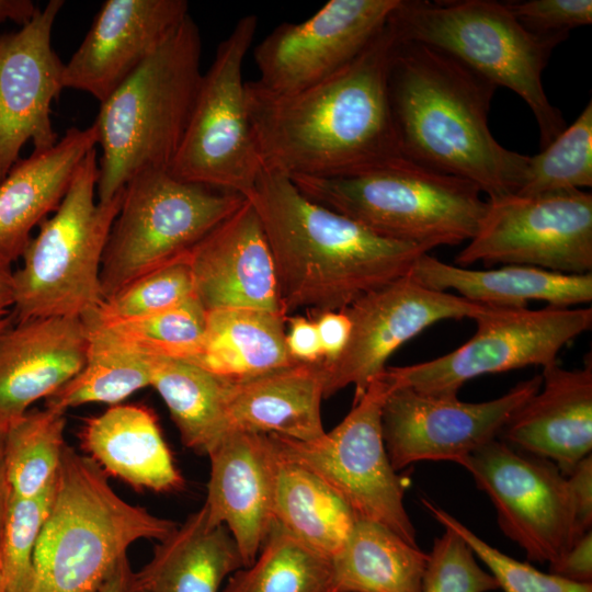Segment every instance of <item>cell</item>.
I'll return each instance as SVG.
<instances>
[{"label":"cell","mask_w":592,"mask_h":592,"mask_svg":"<svg viewBox=\"0 0 592 592\" xmlns=\"http://www.w3.org/2000/svg\"><path fill=\"white\" fill-rule=\"evenodd\" d=\"M207 456L210 476L203 505L207 522L228 530L247 567L274 523L275 444L271 434L229 431Z\"/></svg>","instance_id":"cell-21"},{"label":"cell","mask_w":592,"mask_h":592,"mask_svg":"<svg viewBox=\"0 0 592 592\" xmlns=\"http://www.w3.org/2000/svg\"><path fill=\"white\" fill-rule=\"evenodd\" d=\"M89 343L81 318L13 321L0 333V422L9 424L82 368Z\"/></svg>","instance_id":"cell-22"},{"label":"cell","mask_w":592,"mask_h":592,"mask_svg":"<svg viewBox=\"0 0 592 592\" xmlns=\"http://www.w3.org/2000/svg\"><path fill=\"white\" fill-rule=\"evenodd\" d=\"M592 186V102L549 145L528 157L516 195L535 196Z\"/></svg>","instance_id":"cell-37"},{"label":"cell","mask_w":592,"mask_h":592,"mask_svg":"<svg viewBox=\"0 0 592 592\" xmlns=\"http://www.w3.org/2000/svg\"><path fill=\"white\" fill-rule=\"evenodd\" d=\"M398 39L420 43L457 59L497 88L516 93L539 129L540 148L567 126L547 98L542 75L559 39L523 27L506 3L492 0H400L389 18Z\"/></svg>","instance_id":"cell-7"},{"label":"cell","mask_w":592,"mask_h":592,"mask_svg":"<svg viewBox=\"0 0 592 592\" xmlns=\"http://www.w3.org/2000/svg\"><path fill=\"white\" fill-rule=\"evenodd\" d=\"M478 262L592 273V194L570 190L487 200L476 235L455 257L460 267Z\"/></svg>","instance_id":"cell-13"},{"label":"cell","mask_w":592,"mask_h":592,"mask_svg":"<svg viewBox=\"0 0 592 592\" xmlns=\"http://www.w3.org/2000/svg\"><path fill=\"white\" fill-rule=\"evenodd\" d=\"M276 451L274 523L305 546L331 559L342 548L358 519L319 476L285 457L277 447Z\"/></svg>","instance_id":"cell-31"},{"label":"cell","mask_w":592,"mask_h":592,"mask_svg":"<svg viewBox=\"0 0 592 592\" xmlns=\"http://www.w3.org/2000/svg\"><path fill=\"white\" fill-rule=\"evenodd\" d=\"M540 385L542 376L536 375L482 402L391 386L382 408V434L391 466L398 471L421 460L456 463L497 439Z\"/></svg>","instance_id":"cell-16"},{"label":"cell","mask_w":592,"mask_h":592,"mask_svg":"<svg viewBox=\"0 0 592 592\" xmlns=\"http://www.w3.org/2000/svg\"><path fill=\"white\" fill-rule=\"evenodd\" d=\"M435 538L423 576L421 592H490L496 579L477 561L467 543L454 531Z\"/></svg>","instance_id":"cell-41"},{"label":"cell","mask_w":592,"mask_h":592,"mask_svg":"<svg viewBox=\"0 0 592 592\" xmlns=\"http://www.w3.org/2000/svg\"><path fill=\"white\" fill-rule=\"evenodd\" d=\"M53 491L54 483L36 497H10L0 539V573L5 592L31 591L34 550Z\"/></svg>","instance_id":"cell-39"},{"label":"cell","mask_w":592,"mask_h":592,"mask_svg":"<svg viewBox=\"0 0 592 592\" xmlns=\"http://www.w3.org/2000/svg\"><path fill=\"white\" fill-rule=\"evenodd\" d=\"M246 198L264 230L287 317L300 309L342 311L407 275L428 252L311 201L277 171L263 168Z\"/></svg>","instance_id":"cell-3"},{"label":"cell","mask_w":592,"mask_h":592,"mask_svg":"<svg viewBox=\"0 0 592 592\" xmlns=\"http://www.w3.org/2000/svg\"><path fill=\"white\" fill-rule=\"evenodd\" d=\"M258 25L253 14L237 21L203 73L180 147L169 167L175 178L244 198L263 164L250 124L242 68Z\"/></svg>","instance_id":"cell-10"},{"label":"cell","mask_w":592,"mask_h":592,"mask_svg":"<svg viewBox=\"0 0 592 592\" xmlns=\"http://www.w3.org/2000/svg\"><path fill=\"white\" fill-rule=\"evenodd\" d=\"M37 10L30 0H0V24L11 20L23 26L32 20Z\"/></svg>","instance_id":"cell-48"},{"label":"cell","mask_w":592,"mask_h":592,"mask_svg":"<svg viewBox=\"0 0 592 592\" xmlns=\"http://www.w3.org/2000/svg\"><path fill=\"white\" fill-rule=\"evenodd\" d=\"M286 345L289 355L296 362L315 363L322 360L321 344L316 321L305 317H288Z\"/></svg>","instance_id":"cell-45"},{"label":"cell","mask_w":592,"mask_h":592,"mask_svg":"<svg viewBox=\"0 0 592 592\" xmlns=\"http://www.w3.org/2000/svg\"><path fill=\"white\" fill-rule=\"evenodd\" d=\"M456 464L489 497L500 530L528 560L549 566L576 542L567 477L553 462L494 439Z\"/></svg>","instance_id":"cell-14"},{"label":"cell","mask_w":592,"mask_h":592,"mask_svg":"<svg viewBox=\"0 0 592 592\" xmlns=\"http://www.w3.org/2000/svg\"><path fill=\"white\" fill-rule=\"evenodd\" d=\"M323 398L321 361L298 362L246 382H228V430L311 442L326 432Z\"/></svg>","instance_id":"cell-25"},{"label":"cell","mask_w":592,"mask_h":592,"mask_svg":"<svg viewBox=\"0 0 592 592\" xmlns=\"http://www.w3.org/2000/svg\"><path fill=\"white\" fill-rule=\"evenodd\" d=\"M489 307L424 287L408 274L363 295L344 309L351 333L343 352L331 363L321 360L323 397L353 385L358 400L403 343L436 322L475 319Z\"/></svg>","instance_id":"cell-15"},{"label":"cell","mask_w":592,"mask_h":592,"mask_svg":"<svg viewBox=\"0 0 592 592\" xmlns=\"http://www.w3.org/2000/svg\"><path fill=\"white\" fill-rule=\"evenodd\" d=\"M244 567L238 546L223 526H210L203 506L155 546L138 571L136 592H220Z\"/></svg>","instance_id":"cell-28"},{"label":"cell","mask_w":592,"mask_h":592,"mask_svg":"<svg viewBox=\"0 0 592 592\" xmlns=\"http://www.w3.org/2000/svg\"><path fill=\"white\" fill-rule=\"evenodd\" d=\"M244 197L146 170L125 185L101 265L103 300L138 277L184 259Z\"/></svg>","instance_id":"cell-9"},{"label":"cell","mask_w":592,"mask_h":592,"mask_svg":"<svg viewBox=\"0 0 592 592\" xmlns=\"http://www.w3.org/2000/svg\"><path fill=\"white\" fill-rule=\"evenodd\" d=\"M576 540L592 527V455L581 459L567 476Z\"/></svg>","instance_id":"cell-43"},{"label":"cell","mask_w":592,"mask_h":592,"mask_svg":"<svg viewBox=\"0 0 592 592\" xmlns=\"http://www.w3.org/2000/svg\"><path fill=\"white\" fill-rule=\"evenodd\" d=\"M408 275L430 289L455 291L470 301L502 308H526L531 300L571 308L592 300V273L563 274L534 266L506 264L474 270L422 253Z\"/></svg>","instance_id":"cell-27"},{"label":"cell","mask_w":592,"mask_h":592,"mask_svg":"<svg viewBox=\"0 0 592 592\" xmlns=\"http://www.w3.org/2000/svg\"><path fill=\"white\" fill-rule=\"evenodd\" d=\"M506 5L525 30L560 42L572 29L592 23L591 0H530Z\"/></svg>","instance_id":"cell-42"},{"label":"cell","mask_w":592,"mask_h":592,"mask_svg":"<svg viewBox=\"0 0 592 592\" xmlns=\"http://www.w3.org/2000/svg\"><path fill=\"white\" fill-rule=\"evenodd\" d=\"M66 412L45 407L7 425L4 460L10 497L32 498L53 486L66 442Z\"/></svg>","instance_id":"cell-35"},{"label":"cell","mask_w":592,"mask_h":592,"mask_svg":"<svg viewBox=\"0 0 592 592\" xmlns=\"http://www.w3.org/2000/svg\"><path fill=\"white\" fill-rule=\"evenodd\" d=\"M390 389L383 372L346 417L315 441L271 435L281 454L319 476L358 520L378 523L418 546L405 506L406 479L391 466L382 434V408Z\"/></svg>","instance_id":"cell-11"},{"label":"cell","mask_w":592,"mask_h":592,"mask_svg":"<svg viewBox=\"0 0 592 592\" xmlns=\"http://www.w3.org/2000/svg\"><path fill=\"white\" fill-rule=\"evenodd\" d=\"M81 448L106 474L137 490L171 492L184 480L155 412L143 405H115L84 420Z\"/></svg>","instance_id":"cell-26"},{"label":"cell","mask_w":592,"mask_h":592,"mask_svg":"<svg viewBox=\"0 0 592 592\" xmlns=\"http://www.w3.org/2000/svg\"><path fill=\"white\" fill-rule=\"evenodd\" d=\"M98 145L94 124L71 127L48 149L19 159L0 181V260L21 258L32 230L54 213L87 153Z\"/></svg>","instance_id":"cell-24"},{"label":"cell","mask_w":592,"mask_h":592,"mask_svg":"<svg viewBox=\"0 0 592 592\" xmlns=\"http://www.w3.org/2000/svg\"><path fill=\"white\" fill-rule=\"evenodd\" d=\"M400 0H330L298 23L275 27L254 49L263 88L291 93L340 71L386 26Z\"/></svg>","instance_id":"cell-17"},{"label":"cell","mask_w":592,"mask_h":592,"mask_svg":"<svg viewBox=\"0 0 592 592\" xmlns=\"http://www.w3.org/2000/svg\"><path fill=\"white\" fill-rule=\"evenodd\" d=\"M220 592H335L331 559L273 523L255 560L234 572Z\"/></svg>","instance_id":"cell-34"},{"label":"cell","mask_w":592,"mask_h":592,"mask_svg":"<svg viewBox=\"0 0 592 592\" xmlns=\"http://www.w3.org/2000/svg\"><path fill=\"white\" fill-rule=\"evenodd\" d=\"M96 148L79 164L58 208L32 236L13 270L14 321L44 317L84 318L103 301L102 258L124 190L99 202Z\"/></svg>","instance_id":"cell-8"},{"label":"cell","mask_w":592,"mask_h":592,"mask_svg":"<svg viewBox=\"0 0 592 592\" xmlns=\"http://www.w3.org/2000/svg\"><path fill=\"white\" fill-rule=\"evenodd\" d=\"M194 296L186 257L149 272L105 298L82 318L88 328L105 327L149 317Z\"/></svg>","instance_id":"cell-38"},{"label":"cell","mask_w":592,"mask_h":592,"mask_svg":"<svg viewBox=\"0 0 592 592\" xmlns=\"http://www.w3.org/2000/svg\"><path fill=\"white\" fill-rule=\"evenodd\" d=\"M93 592H136L135 571L127 555L123 556Z\"/></svg>","instance_id":"cell-47"},{"label":"cell","mask_w":592,"mask_h":592,"mask_svg":"<svg viewBox=\"0 0 592 592\" xmlns=\"http://www.w3.org/2000/svg\"><path fill=\"white\" fill-rule=\"evenodd\" d=\"M0 592H5L4 584H3V580H2V577H1V573H0Z\"/></svg>","instance_id":"cell-52"},{"label":"cell","mask_w":592,"mask_h":592,"mask_svg":"<svg viewBox=\"0 0 592 592\" xmlns=\"http://www.w3.org/2000/svg\"><path fill=\"white\" fill-rule=\"evenodd\" d=\"M62 0H50L20 30L0 35V181L32 141L45 150L58 141L50 110L64 88V65L52 46Z\"/></svg>","instance_id":"cell-18"},{"label":"cell","mask_w":592,"mask_h":592,"mask_svg":"<svg viewBox=\"0 0 592 592\" xmlns=\"http://www.w3.org/2000/svg\"><path fill=\"white\" fill-rule=\"evenodd\" d=\"M12 275V264L0 260V315L10 312L13 306Z\"/></svg>","instance_id":"cell-50"},{"label":"cell","mask_w":592,"mask_h":592,"mask_svg":"<svg viewBox=\"0 0 592 592\" xmlns=\"http://www.w3.org/2000/svg\"><path fill=\"white\" fill-rule=\"evenodd\" d=\"M540 388L509 419L501 441L548 459L568 476L592 451V362L543 367Z\"/></svg>","instance_id":"cell-23"},{"label":"cell","mask_w":592,"mask_h":592,"mask_svg":"<svg viewBox=\"0 0 592 592\" xmlns=\"http://www.w3.org/2000/svg\"><path fill=\"white\" fill-rule=\"evenodd\" d=\"M87 329L89 343L82 368L45 399V407L66 412L87 403L115 406L151 386L155 358L133 351L100 329Z\"/></svg>","instance_id":"cell-33"},{"label":"cell","mask_w":592,"mask_h":592,"mask_svg":"<svg viewBox=\"0 0 592 592\" xmlns=\"http://www.w3.org/2000/svg\"><path fill=\"white\" fill-rule=\"evenodd\" d=\"M151 387L166 403L183 445L196 454L208 455L229 432L228 382L185 361L155 358Z\"/></svg>","instance_id":"cell-32"},{"label":"cell","mask_w":592,"mask_h":592,"mask_svg":"<svg viewBox=\"0 0 592 592\" xmlns=\"http://www.w3.org/2000/svg\"><path fill=\"white\" fill-rule=\"evenodd\" d=\"M177 526L123 500L94 460L66 444L30 592H93L133 543L162 540Z\"/></svg>","instance_id":"cell-5"},{"label":"cell","mask_w":592,"mask_h":592,"mask_svg":"<svg viewBox=\"0 0 592 592\" xmlns=\"http://www.w3.org/2000/svg\"><path fill=\"white\" fill-rule=\"evenodd\" d=\"M202 39L189 14L103 103L94 121L96 197L109 202L137 173L168 169L180 147L202 80Z\"/></svg>","instance_id":"cell-4"},{"label":"cell","mask_w":592,"mask_h":592,"mask_svg":"<svg viewBox=\"0 0 592 592\" xmlns=\"http://www.w3.org/2000/svg\"><path fill=\"white\" fill-rule=\"evenodd\" d=\"M429 553L389 528L357 520L331 558L335 592H421Z\"/></svg>","instance_id":"cell-30"},{"label":"cell","mask_w":592,"mask_h":592,"mask_svg":"<svg viewBox=\"0 0 592 592\" xmlns=\"http://www.w3.org/2000/svg\"><path fill=\"white\" fill-rule=\"evenodd\" d=\"M496 90L452 56L397 38L388 93L402 157L471 182L487 200L515 194L530 156L493 137L488 115Z\"/></svg>","instance_id":"cell-2"},{"label":"cell","mask_w":592,"mask_h":592,"mask_svg":"<svg viewBox=\"0 0 592 592\" xmlns=\"http://www.w3.org/2000/svg\"><path fill=\"white\" fill-rule=\"evenodd\" d=\"M422 503L443 527L457 533L504 592H592V583H579L543 572L490 546L452 514L426 499Z\"/></svg>","instance_id":"cell-40"},{"label":"cell","mask_w":592,"mask_h":592,"mask_svg":"<svg viewBox=\"0 0 592 592\" xmlns=\"http://www.w3.org/2000/svg\"><path fill=\"white\" fill-rule=\"evenodd\" d=\"M89 329H100L123 345L152 358L189 362L203 342L206 310L192 296L149 317Z\"/></svg>","instance_id":"cell-36"},{"label":"cell","mask_w":592,"mask_h":592,"mask_svg":"<svg viewBox=\"0 0 592 592\" xmlns=\"http://www.w3.org/2000/svg\"><path fill=\"white\" fill-rule=\"evenodd\" d=\"M189 14L185 0H106L64 65V88L103 103Z\"/></svg>","instance_id":"cell-19"},{"label":"cell","mask_w":592,"mask_h":592,"mask_svg":"<svg viewBox=\"0 0 592 592\" xmlns=\"http://www.w3.org/2000/svg\"><path fill=\"white\" fill-rule=\"evenodd\" d=\"M7 424L0 422V539L2 535L3 524L10 501V489L7 480L5 460H4V442H5Z\"/></svg>","instance_id":"cell-49"},{"label":"cell","mask_w":592,"mask_h":592,"mask_svg":"<svg viewBox=\"0 0 592 592\" xmlns=\"http://www.w3.org/2000/svg\"><path fill=\"white\" fill-rule=\"evenodd\" d=\"M286 321L283 315L255 308L208 310L203 342L187 363L229 383L296 364L286 345Z\"/></svg>","instance_id":"cell-29"},{"label":"cell","mask_w":592,"mask_h":592,"mask_svg":"<svg viewBox=\"0 0 592 592\" xmlns=\"http://www.w3.org/2000/svg\"><path fill=\"white\" fill-rule=\"evenodd\" d=\"M474 335L436 358L386 367L392 387L436 396H457L468 380L526 366H548L560 350L592 326V308L489 307L474 319Z\"/></svg>","instance_id":"cell-12"},{"label":"cell","mask_w":592,"mask_h":592,"mask_svg":"<svg viewBox=\"0 0 592 592\" xmlns=\"http://www.w3.org/2000/svg\"><path fill=\"white\" fill-rule=\"evenodd\" d=\"M549 572L579 583H592V531L580 536Z\"/></svg>","instance_id":"cell-44"},{"label":"cell","mask_w":592,"mask_h":592,"mask_svg":"<svg viewBox=\"0 0 592 592\" xmlns=\"http://www.w3.org/2000/svg\"><path fill=\"white\" fill-rule=\"evenodd\" d=\"M194 296L206 311L246 307L285 316L272 253L252 204H243L186 255Z\"/></svg>","instance_id":"cell-20"},{"label":"cell","mask_w":592,"mask_h":592,"mask_svg":"<svg viewBox=\"0 0 592 592\" xmlns=\"http://www.w3.org/2000/svg\"><path fill=\"white\" fill-rule=\"evenodd\" d=\"M14 321L13 314L10 311L8 314L0 315V333L7 329Z\"/></svg>","instance_id":"cell-51"},{"label":"cell","mask_w":592,"mask_h":592,"mask_svg":"<svg viewBox=\"0 0 592 592\" xmlns=\"http://www.w3.org/2000/svg\"><path fill=\"white\" fill-rule=\"evenodd\" d=\"M322 351V361L331 363L343 352L351 333V321L342 311H328L319 315L316 321Z\"/></svg>","instance_id":"cell-46"},{"label":"cell","mask_w":592,"mask_h":592,"mask_svg":"<svg viewBox=\"0 0 592 592\" xmlns=\"http://www.w3.org/2000/svg\"><path fill=\"white\" fill-rule=\"evenodd\" d=\"M396 43L388 20L357 58L308 88L277 93L247 81L263 168L287 177L340 178L401 158L388 93Z\"/></svg>","instance_id":"cell-1"},{"label":"cell","mask_w":592,"mask_h":592,"mask_svg":"<svg viewBox=\"0 0 592 592\" xmlns=\"http://www.w3.org/2000/svg\"><path fill=\"white\" fill-rule=\"evenodd\" d=\"M289 178L311 201L428 252L469 241L487 210V200L471 182L403 157L349 177Z\"/></svg>","instance_id":"cell-6"}]
</instances>
